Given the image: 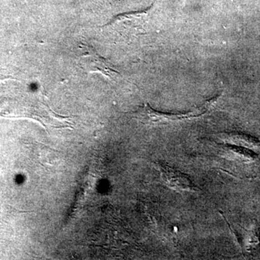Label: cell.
<instances>
[{
    "label": "cell",
    "instance_id": "obj_1",
    "mask_svg": "<svg viewBox=\"0 0 260 260\" xmlns=\"http://www.w3.org/2000/svg\"><path fill=\"white\" fill-rule=\"evenodd\" d=\"M221 99V94L213 98L209 101H207L200 107L184 113V114H170V113H161L154 110L145 104L143 107H140L138 110L133 113V117L139 121L140 122L148 125H156V124H167V123L176 122L190 120L196 119L200 116L209 114L210 111L215 108L219 101Z\"/></svg>",
    "mask_w": 260,
    "mask_h": 260
},
{
    "label": "cell",
    "instance_id": "obj_2",
    "mask_svg": "<svg viewBox=\"0 0 260 260\" xmlns=\"http://www.w3.org/2000/svg\"><path fill=\"white\" fill-rule=\"evenodd\" d=\"M149 10L117 15L103 27L104 30L116 39L130 41L146 34L149 21Z\"/></svg>",
    "mask_w": 260,
    "mask_h": 260
},
{
    "label": "cell",
    "instance_id": "obj_4",
    "mask_svg": "<svg viewBox=\"0 0 260 260\" xmlns=\"http://www.w3.org/2000/svg\"><path fill=\"white\" fill-rule=\"evenodd\" d=\"M156 165L161 175L162 180L169 187L179 191L196 192L199 190L198 186L185 174L172 169L162 162H158Z\"/></svg>",
    "mask_w": 260,
    "mask_h": 260
},
{
    "label": "cell",
    "instance_id": "obj_5",
    "mask_svg": "<svg viewBox=\"0 0 260 260\" xmlns=\"http://www.w3.org/2000/svg\"><path fill=\"white\" fill-rule=\"evenodd\" d=\"M216 137L222 141L232 143V144L243 145V146L253 147L258 146L259 145L258 141L254 138L246 135L238 134V133H219Z\"/></svg>",
    "mask_w": 260,
    "mask_h": 260
},
{
    "label": "cell",
    "instance_id": "obj_3",
    "mask_svg": "<svg viewBox=\"0 0 260 260\" xmlns=\"http://www.w3.org/2000/svg\"><path fill=\"white\" fill-rule=\"evenodd\" d=\"M79 64L87 73H99L112 81H116L120 76L110 61L94 51H88L86 54L80 56Z\"/></svg>",
    "mask_w": 260,
    "mask_h": 260
}]
</instances>
